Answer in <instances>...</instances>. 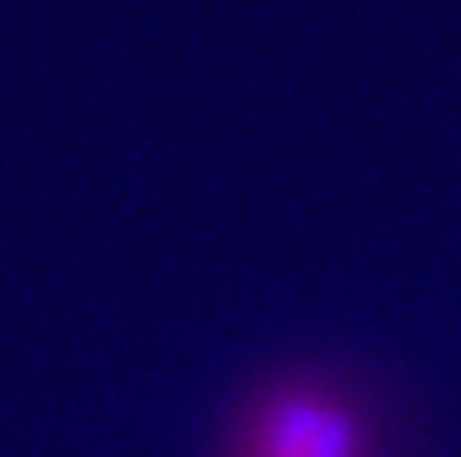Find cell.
I'll list each match as a JSON object with an SVG mask.
<instances>
[{"instance_id": "6da1fadb", "label": "cell", "mask_w": 461, "mask_h": 457, "mask_svg": "<svg viewBox=\"0 0 461 457\" xmlns=\"http://www.w3.org/2000/svg\"><path fill=\"white\" fill-rule=\"evenodd\" d=\"M243 457H368V429L344 397L295 385L255 409Z\"/></svg>"}]
</instances>
